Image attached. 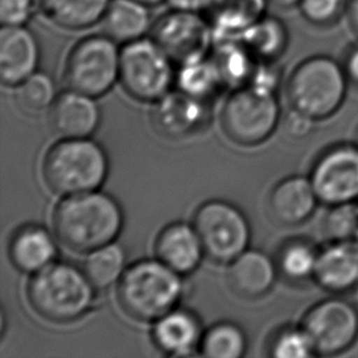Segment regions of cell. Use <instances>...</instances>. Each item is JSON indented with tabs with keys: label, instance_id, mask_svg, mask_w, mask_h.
I'll return each mask as SVG.
<instances>
[{
	"label": "cell",
	"instance_id": "obj_1",
	"mask_svg": "<svg viewBox=\"0 0 358 358\" xmlns=\"http://www.w3.org/2000/svg\"><path fill=\"white\" fill-rule=\"evenodd\" d=\"M54 231L64 246L92 252L112 243L122 228V213L110 196L91 191L63 199L53 215Z\"/></svg>",
	"mask_w": 358,
	"mask_h": 358
},
{
	"label": "cell",
	"instance_id": "obj_2",
	"mask_svg": "<svg viewBox=\"0 0 358 358\" xmlns=\"http://www.w3.org/2000/svg\"><path fill=\"white\" fill-rule=\"evenodd\" d=\"M349 78L343 64L325 54L301 60L286 83V97L291 110L312 120L331 117L343 106Z\"/></svg>",
	"mask_w": 358,
	"mask_h": 358
},
{
	"label": "cell",
	"instance_id": "obj_3",
	"mask_svg": "<svg viewBox=\"0 0 358 358\" xmlns=\"http://www.w3.org/2000/svg\"><path fill=\"white\" fill-rule=\"evenodd\" d=\"M180 274L162 261H142L126 269L117 301L137 320H158L174 310L182 291Z\"/></svg>",
	"mask_w": 358,
	"mask_h": 358
},
{
	"label": "cell",
	"instance_id": "obj_4",
	"mask_svg": "<svg viewBox=\"0 0 358 358\" xmlns=\"http://www.w3.org/2000/svg\"><path fill=\"white\" fill-rule=\"evenodd\" d=\"M92 284L83 271L65 264H49L29 280V305L41 317L55 323L78 320L93 300Z\"/></svg>",
	"mask_w": 358,
	"mask_h": 358
},
{
	"label": "cell",
	"instance_id": "obj_5",
	"mask_svg": "<svg viewBox=\"0 0 358 358\" xmlns=\"http://www.w3.org/2000/svg\"><path fill=\"white\" fill-rule=\"evenodd\" d=\"M107 174L104 150L86 138H65L44 158V180L57 194L71 196L96 191Z\"/></svg>",
	"mask_w": 358,
	"mask_h": 358
},
{
	"label": "cell",
	"instance_id": "obj_6",
	"mask_svg": "<svg viewBox=\"0 0 358 358\" xmlns=\"http://www.w3.org/2000/svg\"><path fill=\"white\" fill-rule=\"evenodd\" d=\"M121 48L106 34L78 41L70 49L64 78L70 90L101 97L119 81Z\"/></svg>",
	"mask_w": 358,
	"mask_h": 358
},
{
	"label": "cell",
	"instance_id": "obj_7",
	"mask_svg": "<svg viewBox=\"0 0 358 358\" xmlns=\"http://www.w3.org/2000/svg\"><path fill=\"white\" fill-rule=\"evenodd\" d=\"M174 60L150 37L126 43L121 48L119 83L131 97L157 102L176 81Z\"/></svg>",
	"mask_w": 358,
	"mask_h": 358
},
{
	"label": "cell",
	"instance_id": "obj_8",
	"mask_svg": "<svg viewBox=\"0 0 358 358\" xmlns=\"http://www.w3.org/2000/svg\"><path fill=\"white\" fill-rule=\"evenodd\" d=\"M280 107L275 93L243 86L227 99L222 113L225 135L238 145H256L275 130Z\"/></svg>",
	"mask_w": 358,
	"mask_h": 358
},
{
	"label": "cell",
	"instance_id": "obj_9",
	"mask_svg": "<svg viewBox=\"0 0 358 358\" xmlns=\"http://www.w3.org/2000/svg\"><path fill=\"white\" fill-rule=\"evenodd\" d=\"M194 228L204 253L217 263H229L246 251L250 225L245 215L230 203L212 201L199 207Z\"/></svg>",
	"mask_w": 358,
	"mask_h": 358
},
{
	"label": "cell",
	"instance_id": "obj_10",
	"mask_svg": "<svg viewBox=\"0 0 358 358\" xmlns=\"http://www.w3.org/2000/svg\"><path fill=\"white\" fill-rule=\"evenodd\" d=\"M150 38L180 66L208 57L214 44V34L202 13L170 9L155 20Z\"/></svg>",
	"mask_w": 358,
	"mask_h": 358
},
{
	"label": "cell",
	"instance_id": "obj_11",
	"mask_svg": "<svg viewBox=\"0 0 358 358\" xmlns=\"http://www.w3.org/2000/svg\"><path fill=\"white\" fill-rule=\"evenodd\" d=\"M302 328L315 355L335 356L354 345L358 338V310L341 299L320 302L306 315Z\"/></svg>",
	"mask_w": 358,
	"mask_h": 358
},
{
	"label": "cell",
	"instance_id": "obj_12",
	"mask_svg": "<svg viewBox=\"0 0 358 358\" xmlns=\"http://www.w3.org/2000/svg\"><path fill=\"white\" fill-rule=\"evenodd\" d=\"M310 181L322 203H351L358 199V145H335L315 162Z\"/></svg>",
	"mask_w": 358,
	"mask_h": 358
},
{
	"label": "cell",
	"instance_id": "obj_13",
	"mask_svg": "<svg viewBox=\"0 0 358 358\" xmlns=\"http://www.w3.org/2000/svg\"><path fill=\"white\" fill-rule=\"evenodd\" d=\"M41 45L26 26H3L0 31V80L6 86H19L37 73Z\"/></svg>",
	"mask_w": 358,
	"mask_h": 358
},
{
	"label": "cell",
	"instance_id": "obj_14",
	"mask_svg": "<svg viewBox=\"0 0 358 358\" xmlns=\"http://www.w3.org/2000/svg\"><path fill=\"white\" fill-rule=\"evenodd\" d=\"M207 115L203 99L179 90L166 93L155 102L153 122L162 135L181 138L199 130L204 125Z\"/></svg>",
	"mask_w": 358,
	"mask_h": 358
},
{
	"label": "cell",
	"instance_id": "obj_15",
	"mask_svg": "<svg viewBox=\"0 0 358 358\" xmlns=\"http://www.w3.org/2000/svg\"><path fill=\"white\" fill-rule=\"evenodd\" d=\"M50 126L64 138H86L99 124V110L93 97L70 90L55 98L50 108Z\"/></svg>",
	"mask_w": 358,
	"mask_h": 358
},
{
	"label": "cell",
	"instance_id": "obj_16",
	"mask_svg": "<svg viewBox=\"0 0 358 358\" xmlns=\"http://www.w3.org/2000/svg\"><path fill=\"white\" fill-rule=\"evenodd\" d=\"M315 280L325 290L341 294L358 286V245L354 240L331 241L320 250Z\"/></svg>",
	"mask_w": 358,
	"mask_h": 358
},
{
	"label": "cell",
	"instance_id": "obj_17",
	"mask_svg": "<svg viewBox=\"0 0 358 358\" xmlns=\"http://www.w3.org/2000/svg\"><path fill=\"white\" fill-rule=\"evenodd\" d=\"M320 202L310 178L291 176L276 185L269 196V212L278 223H305Z\"/></svg>",
	"mask_w": 358,
	"mask_h": 358
},
{
	"label": "cell",
	"instance_id": "obj_18",
	"mask_svg": "<svg viewBox=\"0 0 358 358\" xmlns=\"http://www.w3.org/2000/svg\"><path fill=\"white\" fill-rule=\"evenodd\" d=\"M268 0H206L202 14L214 39L235 38L266 14Z\"/></svg>",
	"mask_w": 358,
	"mask_h": 358
},
{
	"label": "cell",
	"instance_id": "obj_19",
	"mask_svg": "<svg viewBox=\"0 0 358 358\" xmlns=\"http://www.w3.org/2000/svg\"><path fill=\"white\" fill-rule=\"evenodd\" d=\"M276 278V266L266 253L245 251L229 269V285L243 299H258L271 290Z\"/></svg>",
	"mask_w": 358,
	"mask_h": 358
},
{
	"label": "cell",
	"instance_id": "obj_20",
	"mask_svg": "<svg viewBox=\"0 0 358 358\" xmlns=\"http://www.w3.org/2000/svg\"><path fill=\"white\" fill-rule=\"evenodd\" d=\"M155 251L159 261L179 274L194 271L204 253L197 231L181 223L173 224L160 233Z\"/></svg>",
	"mask_w": 358,
	"mask_h": 358
},
{
	"label": "cell",
	"instance_id": "obj_21",
	"mask_svg": "<svg viewBox=\"0 0 358 358\" xmlns=\"http://www.w3.org/2000/svg\"><path fill=\"white\" fill-rule=\"evenodd\" d=\"M148 8L138 0H112L101 21L103 34L119 44L145 38L153 24Z\"/></svg>",
	"mask_w": 358,
	"mask_h": 358
},
{
	"label": "cell",
	"instance_id": "obj_22",
	"mask_svg": "<svg viewBox=\"0 0 358 358\" xmlns=\"http://www.w3.org/2000/svg\"><path fill=\"white\" fill-rule=\"evenodd\" d=\"M10 257L20 271L37 273L53 263L57 246L45 229L29 225L20 229L11 238Z\"/></svg>",
	"mask_w": 358,
	"mask_h": 358
},
{
	"label": "cell",
	"instance_id": "obj_23",
	"mask_svg": "<svg viewBox=\"0 0 358 358\" xmlns=\"http://www.w3.org/2000/svg\"><path fill=\"white\" fill-rule=\"evenodd\" d=\"M112 0H39V10L60 29H86L101 24Z\"/></svg>",
	"mask_w": 358,
	"mask_h": 358
},
{
	"label": "cell",
	"instance_id": "obj_24",
	"mask_svg": "<svg viewBox=\"0 0 358 358\" xmlns=\"http://www.w3.org/2000/svg\"><path fill=\"white\" fill-rule=\"evenodd\" d=\"M238 38L258 62H278L290 45V32L282 20L266 14Z\"/></svg>",
	"mask_w": 358,
	"mask_h": 358
},
{
	"label": "cell",
	"instance_id": "obj_25",
	"mask_svg": "<svg viewBox=\"0 0 358 358\" xmlns=\"http://www.w3.org/2000/svg\"><path fill=\"white\" fill-rule=\"evenodd\" d=\"M153 338L164 352L189 355L201 339V327L189 312L173 310L157 320Z\"/></svg>",
	"mask_w": 358,
	"mask_h": 358
},
{
	"label": "cell",
	"instance_id": "obj_26",
	"mask_svg": "<svg viewBox=\"0 0 358 358\" xmlns=\"http://www.w3.org/2000/svg\"><path fill=\"white\" fill-rule=\"evenodd\" d=\"M225 85L243 87L251 81L258 60L238 37L214 39L209 53Z\"/></svg>",
	"mask_w": 358,
	"mask_h": 358
},
{
	"label": "cell",
	"instance_id": "obj_27",
	"mask_svg": "<svg viewBox=\"0 0 358 358\" xmlns=\"http://www.w3.org/2000/svg\"><path fill=\"white\" fill-rule=\"evenodd\" d=\"M176 83L181 91L203 101L225 85L219 69L209 55L180 65Z\"/></svg>",
	"mask_w": 358,
	"mask_h": 358
},
{
	"label": "cell",
	"instance_id": "obj_28",
	"mask_svg": "<svg viewBox=\"0 0 358 358\" xmlns=\"http://www.w3.org/2000/svg\"><path fill=\"white\" fill-rule=\"evenodd\" d=\"M83 273L94 289H107L125 273V253L114 243L90 252L83 262Z\"/></svg>",
	"mask_w": 358,
	"mask_h": 358
},
{
	"label": "cell",
	"instance_id": "obj_29",
	"mask_svg": "<svg viewBox=\"0 0 358 358\" xmlns=\"http://www.w3.org/2000/svg\"><path fill=\"white\" fill-rule=\"evenodd\" d=\"M318 255L320 251L310 242L295 240L282 247L278 258V268L289 280L315 279Z\"/></svg>",
	"mask_w": 358,
	"mask_h": 358
},
{
	"label": "cell",
	"instance_id": "obj_30",
	"mask_svg": "<svg viewBox=\"0 0 358 358\" xmlns=\"http://www.w3.org/2000/svg\"><path fill=\"white\" fill-rule=\"evenodd\" d=\"M246 351V336L230 323L215 325L204 336L202 352L207 357L238 358Z\"/></svg>",
	"mask_w": 358,
	"mask_h": 358
},
{
	"label": "cell",
	"instance_id": "obj_31",
	"mask_svg": "<svg viewBox=\"0 0 358 358\" xmlns=\"http://www.w3.org/2000/svg\"><path fill=\"white\" fill-rule=\"evenodd\" d=\"M17 97L21 107L27 112H39L55 101L53 80L44 73H34L19 85Z\"/></svg>",
	"mask_w": 358,
	"mask_h": 358
},
{
	"label": "cell",
	"instance_id": "obj_32",
	"mask_svg": "<svg viewBox=\"0 0 358 358\" xmlns=\"http://www.w3.org/2000/svg\"><path fill=\"white\" fill-rule=\"evenodd\" d=\"M350 0H301L302 17L318 29L333 27L346 16Z\"/></svg>",
	"mask_w": 358,
	"mask_h": 358
},
{
	"label": "cell",
	"instance_id": "obj_33",
	"mask_svg": "<svg viewBox=\"0 0 358 358\" xmlns=\"http://www.w3.org/2000/svg\"><path fill=\"white\" fill-rule=\"evenodd\" d=\"M324 231L331 241L355 240L358 233V204L331 206L324 219Z\"/></svg>",
	"mask_w": 358,
	"mask_h": 358
},
{
	"label": "cell",
	"instance_id": "obj_34",
	"mask_svg": "<svg viewBox=\"0 0 358 358\" xmlns=\"http://www.w3.org/2000/svg\"><path fill=\"white\" fill-rule=\"evenodd\" d=\"M271 356L276 358H308L315 355L305 329L287 328L281 330L273 340Z\"/></svg>",
	"mask_w": 358,
	"mask_h": 358
},
{
	"label": "cell",
	"instance_id": "obj_35",
	"mask_svg": "<svg viewBox=\"0 0 358 358\" xmlns=\"http://www.w3.org/2000/svg\"><path fill=\"white\" fill-rule=\"evenodd\" d=\"M34 0H0L3 26H26L34 15Z\"/></svg>",
	"mask_w": 358,
	"mask_h": 358
},
{
	"label": "cell",
	"instance_id": "obj_36",
	"mask_svg": "<svg viewBox=\"0 0 358 358\" xmlns=\"http://www.w3.org/2000/svg\"><path fill=\"white\" fill-rule=\"evenodd\" d=\"M313 122H315V120H312L310 117H305L300 113L291 110L290 115L287 117V120H286V127H287V131L292 137L301 138L307 134H310V131L313 127Z\"/></svg>",
	"mask_w": 358,
	"mask_h": 358
},
{
	"label": "cell",
	"instance_id": "obj_37",
	"mask_svg": "<svg viewBox=\"0 0 358 358\" xmlns=\"http://www.w3.org/2000/svg\"><path fill=\"white\" fill-rule=\"evenodd\" d=\"M345 73L349 78V83H352L358 86V39L356 43L350 45L345 53L344 62H343Z\"/></svg>",
	"mask_w": 358,
	"mask_h": 358
},
{
	"label": "cell",
	"instance_id": "obj_38",
	"mask_svg": "<svg viewBox=\"0 0 358 358\" xmlns=\"http://www.w3.org/2000/svg\"><path fill=\"white\" fill-rule=\"evenodd\" d=\"M165 3L171 10L202 13L204 5H206V0H165Z\"/></svg>",
	"mask_w": 358,
	"mask_h": 358
},
{
	"label": "cell",
	"instance_id": "obj_39",
	"mask_svg": "<svg viewBox=\"0 0 358 358\" xmlns=\"http://www.w3.org/2000/svg\"><path fill=\"white\" fill-rule=\"evenodd\" d=\"M346 20L351 32L358 39V0H350L346 11Z\"/></svg>",
	"mask_w": 358,
	"mask_h": 358
},
{
	"label": "cell",
	"instance_id": "obj_40",
	"mask_svg": "<svg viewBox=\"0 0 358 358\" xmlns=\"http://www.w3.org/2000/svg\"><path fill=\"white\" fill-rule=\"evenodd\" d=\"M301 0H268V4L273 5L276 9L290 10L299 8Z\"/></svg>",
	"mask_w": 358,
	"mask_h": 358
},
{
	"label": "cell",
	"instance_id": "obj_41",
	"mask_svg": "<svg viewBox=\"0 0 358 358\" xmlns=\"http://www.w3.org/2000/svg\"><path fill=\"white\" fill-rule=\"evenodd\" d=\"M141 3H143V4L148 5V6H155V5L160 4V3H163L165 0H138Z\"/></svg>",
	"mask_w": 358,
	"mask_h": 358
},
{
	"label": "cell",
	"instance_id": "obj_42",
	"mask_svg": "<svg viewBox=\"0 0 358 358\" xmlns=\"http://www.w3.org/2000/svg\"><path fill=\"white\" fill-rule=\"evenodd\" d=\"M354 241L356 242V243H357V245H358V233H357V235H356V238H355Z\"/></svg>",
	"mask_w": 358,
	"mask_h": 358
},
{
	"label": "cell",
	"instance_id": "obj_43",
	"mask_svg": "<svg viewBox=\"0 0 358 358\" xmlns=\"http://www.w3.org/2000/svg\"><path fill=\"white\" fill-rule=\"evenodd\" d=\"M356 145H358V131H357V136H356Z\"/></svg>",
	"mask_w": 358,
	"mask_h": 358
}]
</instances>
